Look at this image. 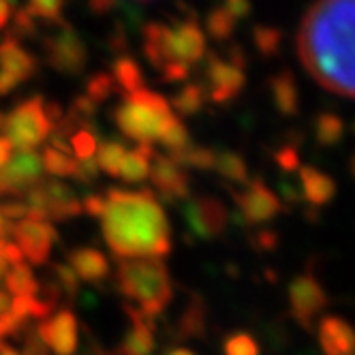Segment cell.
<instances>
[{
	"label": "cell",
	"instance_id": "cell-1",
	"mask_svg": "<svg viewBox=\"0 0 355 355\" xmlns=\"http://www.w3.org/2000/svg\"><path fill=\"white\" fill-rule=\"evenodd\" d=\"M353 24L351 0H323L300 24L297 52L302 64L329 92L353 96Z\"/></svg>",
	"mask_w": 355,
	"mask_h": 355
},
{
	"label": "cell",
	"instance_id": "cell-2",
	"mask_svg": "<svg viewBox=\"0 0 355 355\" xmlns=\"http://www.w3.org/2000/svg\"><path fill=\"white\" fill-rule=\"evenodd\" d=\"M103 236L116 257L161 259L171 250L167 216L150 189H112L105 197Z\"/></svg>",
	"mask_w": 355,
	"mask_h": 355
},
{
	"label": "cell",
	"instance_id": "cell-3",
	"mask_svg": "<svg viewBox=\"0 0 355 355\" xmlns=\"http://www.w3.org/2000/svg\"><path fill=\"white\" fill-rule=\"evenodd\" d=\"M118 289L124 297L137 304L146 319L161 315L171 302V278L161 259H122L118 263Z\"/></svg>",
	"mask_w": 355,
	"mask_h": 355
},
{
	"label": "cell",
	"instance_id": "cell-4",
	"mask_svg": "<svg viewBox=\"0 0 355 355\" xmlns=\"http://www.w3.org/2000/svg\"><path fill=\"white\" fill-rule=\"evenodd\" d=\"M114 118L118 129L129 139L152 146V141L161 139L173 114L165 96L141 88L124 98V103L114 112Z\"/></svg>",
	"mask_w": 355,
	"mask_h": 355
},
{
	"label": "cell",
	"instance_id": "cell-5",
	"mask_svg": "<svg viewBox=\"0 0 355 355\" xmlns=\"http://www.w3.org/2000/svg\"><path fill=\"white\" fill-rule=\"evenodd\" d=\"M45 101L41 96H33L28 101L19 103L7 118H5V139L11 144V148L17 150H35L49 133V126L45 112H43Z\"/></svg>",
	"mask_w": 355,
	"mask_h": 355
},
{
	"label": "cell",
	"instance_id": "cell-6",
	"mask_svg": "<svg viewBox=\"0 0 355 355\" xmlns=\"http://www.w3.org/2000/svg\"><path fill=\"white\" fill-rule=\"evenodd\" d=\"M206 54V35L199 28L195 17L187 21H175L167 26L161 39V58L163 67L167 62H182L193 64L199 62Z\"/></svg>",
	"mask_w": 355,
	"mask_h": 355
},
{
	"label": "cell",
	"instance_id": "cell-7",
	"mask_svg": "<svg viewBox=\"0 0 355 355\" xmlns=\"http://www.w3.org/2000/svg\"><path fill=\"white\" fill-rule=\"evenodd\" d=\"M45 47V60L58 73L64 75H80L86 69L88 62V52L82 37L75 33L73 26L60 21L56 33L47 35L43 39Z\"/></svg>",
	"mask_w": 355,
	"mask_h": 355
},
{
	"label": "cell",
	"instance_id": "cell-8",
	"mask_svg": "<svg viewBox=\"0 0 355 355\" xmlns=\"http://www.w3.org/2000/svg\"><path fill=\"white\" fill-rule=\"evenodd\" d=\"M182 214L189 227V234L197 240H214L223 236L227 230V223H230L227 208L216 197L210 195L187 199Z\"/></svg>",
	"mask_w": 355,
	"mask_h": 355
},
{
	"label": "cell",
	"instance_id": "cell-9",
	"mask_svg": "<svg viewBox=\"0 0 355 355\" xmlns=\"http://www.w3.org/2000/svg\"><path fill=\"white\" fill-rule=\"evenodd\" d=\"M234 201L240 210L238 216H234L238 223H250L259 225L272 220L278 212L283 210L281 199L276 197V193L261 180V178H252L246 182L244 191H234Z\"/></svg>",
	"mask_w": 355,
	"mask_h": 355
},
{
	"label": "cell",
	"instance_id": "cell-10",
	"mask_svg": "<svg viewBox=\"0 0 355 355\" xmlns=\"http://www.w3.org/2000/svg\"><path fill=\"white\" fill-rule=\"evenodd\" d=\"M246 84L244 69L232 64L227 58H220L218 54H210L206 62V86L210 101L216 105H227L234 101Z\"/></svg>",
	"mask_w": 355,
	"mask_h": 355
},
{
	"label": "cell",
	"instance_id": "cell-11",
	"mask_svg": "<svg viewBox=\"0 0 355 355\" xmlns=\"http://www.w3.org/2000/svg\"><path fill=\"white\" fill-rule=\"evenodd\" d=\"M15 238V246L19 248L21 257H28L31 263L43 266L49 259V250L58 240V234L52 223L45 220H19L11 225V234Z\"/></svg>",
	"mask_w": 355,
	"mask_h": 355
},
{
	"label": "cell",
	"instance_id": "cell-12",
	"mask_svg": "<svg viewBox=\"0 0 355 355\" xmlns=\"http://www.w3.org/2000/svg\"><path fill=\"white\" fill-rule=\"evenodd\" d=\"M327 295L313 274H300L289 285L291 317L306 329H313V319L327 306Z\"/></svg>",
	"mask_w": 355,
	"mask_h": 355
},
{
	"label": "cell",
	"instance_id": "cell-13",
	"mask_svg": "<svg viewBox=\"0 0 355 355\" xmlns=\"http://www.w3.org/2000/svg\"><path fill=\"white\" fill-rule=\"evenodd\" d=\"M41 157L35 150H19L9 163L0 169V193L24 195L31 187L43 180Z\"/></svg>",
	"mask_w": 355,
	"mask_h": 355
},
{
	"label": "cell",
	"instance_id": "cell-14",
	"mask_svg": "<svg viewBox=\"0 0 355 355\" xmlns=\"http://www.w3.org/2000/svg\"><path fill=\"white\" fill-rule=\"evenodd\" d=\"M37 334L56 355H75L78 351V319L69 309H60L56 315L47 317Z\"/></svg>",
	"mask_w": 355,
	"mask_h": 355
},
{
	"label": "cell",
	"instance_id": "cell-15",
	"mask_svg": "<svg viewBox=\"0 0 355 355\" xmlns=\"http://www.w3.org/2000/svg\"><path fill=\"white\" fill-rule=\"evenodd\" d=\"M150 180L167 201H180L189 197V173L165 155H155L152 159Z\"/></svg>",
	"mask_w": 355,
	"mask_h": 355
},
{
	"label": "cell",
	"instance_id": "cell-16",
	"mask_svg": "<svg viewBox=\"0 0 355 355\" xmlns=\"http://www.w3.org/2000/svg\"><path fill=\"white\" fill-rule=\"evenodd\" d=\"M126 315L131 319L129 332L124 334L118 355H152L155 351V323L152 319H146L137 309L126 306Z\"/></svg>",
	"mask_w": 355,
	"mask_h": 355
},
{
	"label": "cell",
	"instance_id": "cell-17",
	"mask_svg": "<svg viewBox=\"0 0 355 355\" xmlns=\"http://www.w3.org/2000/svg\"><path fill=\"white\" fill-rule=\"evenodd\" d=\"M319 343L325 355H355V334L343 317L327 315L321 319Z\"/></svg>",
	"mask_w": 355,
	"mask_h": 355
},
{
	"label": "cell",
	"instance_id": "cell-18",
	"mask_svg": "<svg viewBox=\"0 0 355 355\" xmlns=\"http://www.w3.org/2000/svg\"><path fill=\"white\" fill-rule=\"evenodd\" d=\"M297 171L302 199H306L313 208L327 206L336 197V182L332 175H327L325 171H319L311 165H304Z\"/></svg>",
	"mask_w": 355,
	"mask_h": 355
},
{
	"label": "cell",
	"instance_id": "cell-19",
	"mask_svg": "<svg viewBox=\"0 0 355 355\" xmlns=\"http://www.w3.org/2000/svg\"><path fill=\"white\" fill-rule=\"evenodd\" d=\"M47 197V220H67L82 214V201L60 180H43Z\"/></svg>",
	"mask_w": 355,
	"mask_h": 355
},
{
	"label": "cell",
	"instance_id": "cell-20",
	"mask_svg": "<svg viewBox=\"0 0 355 355\" xmlns=\"http://www.w3.org/2000/svg\"><path fill=\"white\" fill-rule=\"evenodd\" d=\"M69 263H71L69 268L75 272V276H78L80 281H86V283H98V281H105V278L110 276L107 257L98 248H92V246L71 250Z\"/></svg>",
	"mask_w": 355,
	"mask_h": 355
},
{
	"label": "cell",
	"instance_id": "cell-21",
	"mask_svg": "<svg viewBox=\"0 0 355 355\" xmlns=\"http://www.w3.org/2000/svg\"><path fill=\"white\" fill-rule=\"evenodd\" d=\"M0 71L9 73L13 80L26 82L31 80L37 71V60L33 54H28L26 49L19 45V41L7 37L0 43Z\"/></svg>",
	"mask_w": 355,
	"mask_h": 355
},
{
	"label": "cell",
	"instance_id": "cell-22",
	"mask_svg": "<svg viewBox=\"0 0 355 355\" xmlns=\"http://www.w3.org/2000/svg\"><path fill=\"white\" fill-rule=\"evenodd\" d=\"M270 92L274 98L276 110L283 116H295L300 110V92L295 75L287 69L274 73L270 78Z\"/></svg>",
	"mask_w": 355,
	"mask_h": 355
},
{
	"label": "cell",
	"instance_id": "cell-23",
	"mask_svg": "<svg viewBox=\"0 0 355 355\" xmlns=\"http://www.w3.org/2000/svg\"><path fill=\"white\" fill-rule=\"evenodd\" d=\"M157 152L152 150L150 144H137L135 150L126 152L118 175L122 178L124 182H144L146 178L150 175V161L155 159Z\"/></svg>",
	"mask_w": 355,
	"mask_h": 355
},
{
	"label": "cell",
	"instance_id": "cell-24",
	"mask_svg": "<svg viewBox=\"0 0 355 355\" xmlns=\"http://www.w3.org/2000/svg\"><path fill=\"white\" fill-rule=\"evenodd\" d=\"M206 332V304L199 295H191L184 313L178 319V338H199Z\"/></svg>",
	"mask_w": 355,
	"mask_h": 355
},
{
	"label": "cell",
	"instance_id": "cell-25",
	"mask_svg": "<svg viewBox=\"0 0 355 355\" xmlns=\"http://www.w3.org/2000/svg\"><path fill=\"white\" fill-rule=\"evenodd\" d=\"M5 287L13 297H37L41 291L37 276L26 263H17L5 274Z\"/></svg>",
	"mask_w": 355,
	"mask_h": 355
},
{
	"label": "cell",
	"instance_id": "cell-26",
	"mask_svg": "<svg viewBox=\"0 0 355 355\" xmlns=\"http://www.w3.org/2000/svg\"><path fill=\"white\" fill-rule=\"evenodd\" d=\"M114 84H118L126 94H133L144 88V75L139 64L131 56H118L114 62V73H112Z\"/></svg>",
	"mask_w": 355,
	"mask_h": 355
},
{
	"label": "cell",
	"instance_id": "cell-27",
	"mask_svg": "<svg viewBox=\"0 0 355 355\" xmlns=\"http://www.w3.org/2000/svg\"><path fill=\"white\" fill-rule=\"evenodd\" d=\"M313 129H315V137H317L319 146L332 148V146L340 144V139L345 135V122L334 112H321L313 122Z\"/></svg>",
	"mask_w": 355,
	"mask_h": 355
},
{
	"label": "cell",
	"instance_id": "cell-28",
	"mask_svg": "<svg viewBox=\"0 0 355 355\" xmlns=\"http://www.w3.org/2000/svg\"><path fill=\"white\" fill-rule=\"evenodd\" d=\"M214 169L230 182H236V184L248 182V165L242 159V155H238L234 150H216Z\"/></svg>",
	"mask_w": 355,
	"mask_h": 355
},
{
	"label": "cell",
	"instance_id": "cell-29",
	"mask_svg": "<svg viewBox=\"0 0 355 355\" xmlns=\"http://www.w3.org/2000/svg\"><path fill=\"white\" fill-rule=\"evenodd\" d=\"M169 159L178 165V167H195L201 171L214 169V161H216V150L212 148H201V146H187L182 152H175V155H169Z\"/></svg>",
	"mask_w": 355,
	"mask_h": 355
},
{
	"label": "cell",
	"instance_id": "cell-30",
	"mask_svg": "<svg viewBox=\"0 0 355 355\" xmlns=\"http://www.w3.org/2000/svg\"><path fill=\"white\" fill-rule=\"evenodd\" d=\"M206 101V90L201 84H184L171 98V105L178 110L180 116H195L201 112ZM169 105V107H171Z\"/></svg>",
	"mask_w": 355,
	"mask_h": 355
},
{
	"label": "cell",
	"instance_id": "cell-31",
	"mask_svg": "<svg viewBox=\"0 0 355 355\" xmlns=\"http://www.w3.org/2000/svg\"><path fill=\"white\" fill-rule=\"evenodd\" d=\"M126 150L122 141H103L96 152H94V163L101 171H105L107 175H118L120 171V165H122V159L126 155Z\"/></svg>",
	"mask_w": 355,
	"mask_h": 355
},
{
	"label": "cell",
	"instance_id": "cell-32",
	"mask_svg": "<svg viewBox=\"0 0 355 355\" xmlns=\"http://www.w3.org/2000/svg\"><path fill=\"white\" fill-rule=\"evenodd\" d=\"M41 167H45L47 173L58 178H73L75 171H78V161L54 148H45L41 157Z\"/></svg>",
	"mask_w": 355,
	"mask_h": 355
},
{
	"label": "cell",
	"instance_id": "cell-33",
	"mask_svg": "<svg viewBox=\"0 0 355 355\" xmlns=\"http://www.w3.org/2000/svg\"><path fill=\"white\" fill-rule=\"evenodd\" d=\"M252 41H255V47L259 49L261 56L266 58L276 56L281 52V45H283V31L259 24V26L252 28Z\"/></svg>",
	"mask_w": 355,
	"mask_h": 355
},
{
	"label": "cell",
	"instance_id": "cell-34",
	"mask_svg": "<svg viewBox=\"0 0 355 355\" xmlns=\"http://www.w3.org/2000/svg\"><path fill=\"white\" fill-rule=\"evenodd\" d=\"M206 28H208V35L216 41H225L230 39L236 31V19L227 13L223 7H214L208 17H206Z\"/></svg>",
	"mask_w": 355,
	"mask_h": 355
},
{
	"label": "cell",
	"instance_id": "cell-35",
	"mask_svg": "<svg viewBox=\"0 0 355 355\" xmlns=\"http://www.w3.org/2000/svg\"><path fill=\"white\" fill-rule=\"evenodd\" d=\"M159 141L169 150V155H175V152H182L187 146H191L187 126L182 124V120L178 118V116L171 118V122L167 124V129L163 131V135H161Z\"/></svg>",
	"mask_w": 355,
	"mask_h": 355
},
{
	"label": "cell",
	"instance_id": "cell-36",
	"mask_svg": "<svg viewBox=\"0 0 355 355\" xmlns=\"http://www.w3.org/2000/svg\"><path fill=\"white\" fill-rule=\"evenodd\" d=\"M69 146H71V155H75L80 161H90L94 159V152L98 148L96 144V135L92 129H78L73 131L69 137Z\"/></svg>",
	"mask_w": 355,
	"mask_h": 355
},
{
	"label": "cell",
	"instance_id": "cell-37",
	"mask_svg": "<svg viewBox=\"0 0 355 355\" xmlns=\"http://www.w3.org/2000/svg\"><path fill=\"white\" fill-rule=\"evenodd\" d=\"M114 90H116V84L112 80V75L101 71V73H94L92 78L86 82V94L84 96H88L94 105H101L103 101H107L114 94Z\"/></svg>",
	"mask_w": 355,
	"mask_h": 355
},
{
	"label": "cell",
	"instance_id": "cell-38",
	"mask_svg": "<svg viewBox=\"0 0 355 355\" xmlns=\"http://www.w3.org/2000/svg\"><path fill=\"white\" fill-rule=\"evenodd\" d=\"M225 355H261L259 343L246 332H236L225 338Z\"/></svg>",
	"mask_w": 355,
	"mask_h": 355
},
{
	"label": "cell",
	"instance_id": "cell-39",
	"mask_svg": "<svg viewBox=\"0 0 355 355\" xmlns=\"http://www.w3.org/2000/svg\"><path fill=\"white\" fill-rule=\"evenodd\" d=\"M24 9H26L33 17L60 21V13H62L64 5L60 3V0H33V3H28Z\"/></svg>",
	"mask_w": 355,
	"mask_h": 355
},
{
	"label": "cell",
	"instance_id": "cell-40",
	"mask_svg": "<svg viewBox=\"0 0 355 355\" xmlns=\"http://www.w3.org/2000/svg\"><path fill=\"white\" fill-rule=\"evenodd\" d=\"M37 26H35V17L26 11V9H17L13 15V28L9 33L11 39L19 41V39H31L35 37Z\"/></svg>",
	"mask_w": 355,
	"mask_h": 355
},
{
	"label": "cell",
	"instance_id": "cell-41",
	"mask_svg": "<svg viewBox=\"0 0 355 355\" xmlns=\"http://www.w3.org/2000/svg\"><path fill=\"white\" fill-rule=\"evenodd\" d=\"M54 276H56L54 283L58 285L60 293H67V297H71V300L78 295V291H80V278L75 276V272L69 266H62V263L54 266Z\"/></svg>",
	"mask_w": 355,
	"mask_h": 355
},
{
	"label": "cell",
	"instance_id": "cell-42",
	"mask_svg": "<svg viewBox=\"0 0 355 355\" xmlns=\"http://www.w3.org/2000/svg\"><path fill=\"white\" fill-rule=\"evenodd\" d=\"M274 161L276 165L281 167V171L285 173H291V171H297L302 165H300V155H297V148L285 144L281 146L276 152H274Z\"/></svg>",
	"mask_w": 355,
	"mask_h": 355
},
{
	"label": "cell",
	"instance_id": "cell-43",
	"mask_svg": "<svg viewBox=\"0 0 355 355\" xmlns=\"http://www.w3.org/2000/svg\"><path fill=\"white\" fill-rule=\"evenodd\" d=\"M250 244L259 252H272L278 248V234L274 230H259L250 236Z\"/></svg>",
	"mask_w": 355,
	"mask_h": 355
},
{
	"label": "cell",
	"instance_id": "cell-44",
	"mask_svg": "<svg viewBox=\"0 0 355 355\" xmlns=\"http://www.w3.org/2000/svg\"><path fill=\"white\" fill-rule=\"evenodd\" d=\"M0 216H3L5 223H19L28 218V208L21 201H7V204L0 206Z\"/></svg>",
	"mask_w": 355,
	"mask_h": 355
},
{
	"label": "cell",
	"instance_id": "cell-45",
	"mask_svg": "<svg viewBox=\"0 0 355 355\" xmlns=\"http://www.w3.org/2000/svg\"><path fill=\"white\" fill-rule=\"evenodd\" d=\"M114 11H120L122 17H126V21H129V26H133V28L141 26V17H144L141 3H116Z\"/></svg>",
	"mask_w": 355,
	"mask_h": 355
},
{
	"label": "cell",
	"instance_id": "cell-46",
	"mask_svg": "<svg viewBox=\"0 0 355 355\" xmlns=\"http://www.w3.org/2000/svg\"><path fill=\"white\" fill-rule=\"evenodd\" d=\"M161 73H163V80L165 82H169V84H180V82H184L189 78L191 69H189V64H182V62H167L161 69Z\"/></svg>",
	"mask_w": 355,
	"mask_h": 355
},
{
	"label": "cell",
	"instance_id": "cell-47",
	"mask_svg": "<svg viewBox=\"0 0 355 355\" xmlns=\"http://www.w3.org/2000/svg\"><path fill=\"white\" fill-rule=\"evenodd\" d=\"M278 189H281V195L285 199V204L291 208V206H297L300 201H302V191H300V184H295L293 180H285V178H281L278 180Z\"/></svg>",
	"mask_w": 355,
	"mask_h": 355
},
{
	"label": "cell",
	"instance_id": "cell-48",
	"mask_svg": "<svg viewBox=\"0 0 355 355\" xmlns=\"http://www.w3.org/2000/svg\"><path fill=\"white\" fill-rule=\"evenodd\" d=\"M75 180L82 182V184H92L96 178H98V167L94 163V159L90 161H80L78 163V171H75Z\"/></svg>",
	"mask_w": 355,
	"mask_h": 355
},
{
	"label": "cell",
	"instance_id": "cell-49",
	"mask_svg": "<svg viewBox=\"0 0 355 355\" xmlns=\"http://www.w3.org/2000/svg\"><path fill=\"white\" fill-rule=\"evenodd\" d=\"M103 210H105V197H101V195H86L82 199V212L98 218V216H103Z\"/></svg>",
	"mask_w": 355,
	"mask_h": 355
},
{
	"label": "cell",
	"instance_id": "cell-50",
	"mask_svg": "<svg viewBox=\"0 0 355 355\" xmlns=\"http://www.w3.org/2000/svg\"><path fill=\"white\" fill-rule=\"evenodd\" d=\"M223 9L230 13L234 19H244L252 11L250 3H246V0H227V3L223 5Z\"/></svg>",
	"mask_w": 355,
	"mask_h": 355
},
{
	"label": "cell",
	"instance_id": "cell-51",
	"mask_svg": "<svg viewBox=\"0 0 355 355\" xmlns=\"http://www.w3.org/2000/svg\"><path fill=\"white\" fill-rule=\"evenodd\" d=\"M126 35H124V26L122 21H116V26L110 35V49L112 52H126Z\"/></svg>",
	"mask_w": 355,
	"mask_h": 355
},
{
	"label": "cell",
	"instance_id": "cell-52",
	"mask_svg": "<svg viewBox=\"0 0 355 355\" xmlns=\"http://www.w3.org/2000/svg\"><path fill=\"white\" fill-rule=\"evenodd\" d=\"M21 355H47V347L43 345V340L39 338L37 332L26 338V345H24V353Z\"/></svg>",
	"mask_w": 355,
	"mask_h": 355
},
{
	"label": "cell",
	"instance_id": "cell-53",
	"mask_svg": "<svg viewBox=\"0 0 355 355\" xmlns=\"http://www.w3.org/2000/svg\"><path fill=\"white\" fill-rule=\"evenodd\" d=\"M88 7H90V11H92V13L103 15V13L114 11V9H116V3H114V0H92V3H90Z\"/></svg>",
	"mask_w": 355,
	"mask_h": 355
},
{
	"label": "cell",
	"instance_id": "cell-54",
	"mask_svg": "<svg viewBox=\"0 0 355 355\" xmlns=\"http://www.w3.org/2000/svg\"><path fill=\"white\" fill-rule=\"evenodd\" d=\"M17 86H19L17 80H13L9 73L0 71V94H9V92H13Z\"/></svg>",
	"mask_w": 355,
	"mask_h": 355
},
{
	"label": "cell",
	"instance_id": "cell-55",
	"mask_svg": "<svg viewBox=\"0 0 355 355\" xmlns=\"http://www.w3.org/2000/svg\"><path fill=\"white\" fill-rule=\"evenodd\" d=\"M11 144L5 139V137H0V169H3L7 163H9V159H11Z\"/></svg>",
	"mask_w": 355,
	"mask_h": 355
},
{
	"label": "cell",
	"instance_id": "cell-56",
	"mask_svg": "<svg viewBox=\"0 0 355 355\" xmlns=\"http://www.w3.org/2000/svg\"><path fill=\"white\" fill-rule=\"evenodd\" d=\"M11 11H13V5L5 3V0H0V28L7 26V21L11 17Z\"/></svg>",
	"mask_w": 355,
	"mask_h": 355
},
{
	"label": "cell",
	"instance_id": "cell-57",
	"mask_svg": "<svg viewBox=\"0 0 355 355\" xmlns=\"http://www.w3.org/2000/svg\"><path fill=\"white\" fill-rule=\"evenodd\" d=\"M165 355H197V353L191 351V349H187V347H173V349H169Z\"/></svg>",
	"mask_w": 355,
	"mask_h": 355
},
{
	"label": "cell",
	"instance_id": "cell-58",
	"mask_svg": "<svg viewBox=\"0 0 355 355\" xmlns=\"http://www.w3.org/2000/svg\"><path fill=\"white\" fill-rule=\"evenodd\" d=\"M7 274V261L0 257V276H5Z\"/></svg>",
	"mask_w": 355,
	"mask_h": 355
}]
</instances>
